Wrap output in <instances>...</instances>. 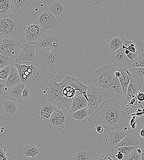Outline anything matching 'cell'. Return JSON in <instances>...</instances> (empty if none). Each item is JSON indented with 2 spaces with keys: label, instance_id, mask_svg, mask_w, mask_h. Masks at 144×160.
I'll return each mask as SVG.
<instances>
[{
  "label": "cell",
  "instance_id": "6da1fadb",
  "mask_svg": "<svg viewBox=\"0 0 144 160\" xmlns=\"http://www.w3.org/2000/svg\"><path fill=\"white\" fill-rule=\"evenodd\" d=\"M131 116L121 97L106 98L98 108L88 118L89 123L102 126L108 131L113 130H131Z\"/></svg>",
  "mask_w": 144,
  "mask_h": 160
},
{
  "label": "cell",
  "instance_id": "7a4b0ae2",
  "mask_svg": "<svg viewBox=\"0 0 144 160\" xmlns=\"http://www.w3.org/2000/svg\"><path fill=\"white\" fill-rule=\"evenodd\" d=\"M52 78L45 85V95L48 100L59 107L70 109L74 98L82 93L88 101L87 91L88 86L84 85L80 79L66 75L61 81Z\"/></svg>",
  "mask_w": 144,
  "mask_h": 160
},
{
  "label": "cell",
  "instance_id": "3957f363",
  "mask_svg": "<svg viewBox=\"0 0 144 160\" xmlns=\"http://www.w3.org/2000/svg\"><path fill=\"white\" fill-rule=\"evenodd\" d=\"M117 68L111 62L100 64L98 69L91 73L88 82L91 86L97 87L105 93L123 94L119 80L114 74Z\"/></svg>",
  "mask_w": 144,
  "mask_h": 160
},
{
  "label": "cell",
  "instance_id": "277c9868",
  "mask_svg": "<svg viewBox=\"0 0 144 160\" xmlns=\"http://www.w3.org/2000/svg\"><path fill=\"white\" fill-rule=\"evenodd\" d=\"M38 51L40 69L44 73L53 75L64 67L63 57L58 50L46 49Z\"/></svg>",
  "mask_w": 144,
  "mask_h": 160
},
{
  "label": "cell",
  "instance_id": "5b68a950",
  "mask_svg": "<svg viewBox=\"0 0 144 160\" xmlns=\"http://www.w3.org/2000/svg\"><path fill=\"white\" fill-rule=\"evenodd\" d=\"M33 22L45 30H53L58 25V20L47 7L37 10L33 14Z\"/></svg>",
  "mask_w": 144,
  "mask_h": 160
},
{
  "label": "cell",
  "instance_id": "8992f818",
  "mask_svg": "<svg viewBox=\"0 0 144 160\" xmlns=\"http://www.w3.org/2000/svg\"><path fill=\"white\" fill-rule=\"evenodd\" d=\"M23 40L16 36L10 37H2L0 40V53L12 58L19 53L20 44Z\"/></svg>",
  "mask_w": 144,
  "mask_h": 160
},
{
  "label": "cell",
  "instance_id": "52a82bcc",
  "mask_svg": "<svg viewBox=\"0 0 144 160\" xmlns=\"http://www.w3.org/2000/svg\"><path fill=\"white\" fill-rule=\"evenodd\" d=\"M16 61L20 63L32 64L38 62V51L34 44L28 42L21 47L20 52L16 55Z\"/></svg>",
  "mask_w": 144,
  "mask_h": 160
},
{
  "label": "cell",
  "instance_id": "ba28073f",
  "mask_svg": "<svg viewBox=\"0 0 144 160\" xmlns=\"http://www.w3.org/2000/svg\"><path fill=\"white\" fill-rule=\"evenodd\" d=\"M0 36L8 37L15 36L19 23L14 18L13 15H0Z\"/></svg>",
  "mask_w": 144,
  "mask_h": 160
},
{
  "label": "cell",
  "instance_id": "9c48e42d",
  "mask_svg": "<svg viewBox=\"0 0 144 160\" xmlns=\"http://www.w3.org/2000/svg\"><path fill=\"white\" fill-rule=\"evenodd\" d=\"M99 89L96 86H88L87 91L88 104L87 107L90 116L101 105L103 94Z\"/></svg>",
  "mask_w": 144,
  "mask_h": 160
},
{
  "label": "cell",
  "instance_id": "30bf717a",
  "mask_svg": "<svg viewBox=\"0 0 144 160\" xmlns=\"http://www.w3.org/2000/svg\"><path fill=\"white\" fill-rule=\"evenodd\" d=\"M13 64L18 69L21 83L29 84L35 81L39 74V70L33 64L29 66L25 64Z\"/></svg>",
  "mask_w": 144,
  "mask_h": 160
},
{
  "label": "cell",
  "instance_id": "8fae6325",
  "mask_svg": "<svg viewBox=\"0 0 144 160\" xmlns=\"http://www.w3.org/2000/svg\"><path fill=\"white\" fill-rule=\"evenodd\" d=\"M68 115L65 108H56L46 122L49 128L60 130L68 124Z\"/></svg>",
  "mask_w": 144,
  "mask_h": 160
},
{
  "label": "cell",
  "instance_id": "7c38bea8",
  "mask_svg": "<svg viewBox=\"0 0 144 160\" xmlns=\"http://www.w3.org/2000/svg\"><path fill=\"white\" fill-rule=\"evenodd\" d=\"M60 40L58 35L50 30L43 34L38 41L36 46L38 50L46 49L58 50Z\"/></svg>",
  "mask_w": 144,
  "mask_h": 160
},
{
  "label": "cell",
  "instance_id": "4fadbf2b",
  "mask_svg": "<svg viewBox=\"0 0 144 160\" xmlns=\"http://www.w3.org/2000/svg\"><path fill=\"white\" fill-rule=\"evenodd\" d=\"M24 29L26 40L29 43L33 44L37 43L45 30L39 25L30 21L26 22Z\"/></svg>",
  "mask_w": 144,
  "mask_h": 160
},
{
  "label": "cell",
  "instance_id": "5bb4252c",
  "mask_svg": "<svg viewBox=\"0 0 144 160\" xmlns=\"http://www.w3.org/2000/svg\"><path fill=\"white\" fill-rule=\"evenodd\" d=\"M129 131L123 129L110 130L105 137L106 147H115L126 136Z\"/></svg>",
  "mask_w": 144,
  "mask_h": 160
},
{
  "label": "cell",
  "instance_id": "9a60e30c",
  "mask_svg": "<svg viewBox=\"0 0 144 160\" xmlns=\"http://www.w3.org/2000/svg\"><path fill=\"white\" fill-rule=\"evenodd\" d=\"M125 50V49L122 46L119 49L111 53V62L117 68L126 67L133 62L127 57Z\"/></svg>",
  "mask_w": 144,
  "mask_h": 160
},
{
  "label": "cell",
  "instance_id": "2e32d148",
  "mask_svg": "<svg viewBox=\"0 0 144 160\" xmlns=\"http://www.w3.org/2000/svg\"><path fill=\"white\" fill-rule=\"evenodd\" d=\"M56 109V106L48 100L39 103L35 111L40 116L41 120L46 122Z\"/></svg>",
  "mask_w": 144,
  "mask_h": 160
},
{
  "label": "cell",
  "instance_id": "e0dca14e",
  "mask_svg": "<svg viewBox=\"0 0 144 160\" xmlns=\"http://www.w3.org/2000/svg\"><path fill=\"white\" fill-rule=\"evenodd\" d=\"M49 9L58 20L64 19L69 13L66 6L63 1L54 0L49 6Z\"/></svg>",
  "mask_w": 144,
  "mask_h": 160
},
{
  "label": "cell",
  "instance_id": "ac0fdd59",
  "mask_svg": "<svg viewBox=\"0 0 144 160\" xmlns=\"http://www.w3.org/2000/svg\"><path fill=\"white\" fill-rule=\"evenodd\" d=\"M18 152L25 158L31 157L34 158L38 157L39 150L35 145L27 141L22 143L21 147L18 149Z\"/></svg>",
  "mask_w": 144,
  "mask_h": 160
},
{
  "label": "cell",
  "instance_id": "d6986e66",
  "mask_svg": "<svg viewBox=\"0 0 144 160\" xmlns=\"http://www.w3.org/2000/svg\"><path fill=\"white\" fill-rule=\"evenodd\" d=\"M118 151L115 147H107L99 150L92 160H117Z\"/></svg>",
  "mask_w": 144,
  "mask_h": 160
},
{
  "label": "cell",
  "instance_id": "ffe728a7",
  "mask_svg": "<svg viewBox=\"0 0 144 160\" xmlns=\"http://www.w3.org/2000/svg\"><path fill=\"white\" fill-rule=\"evenodd\" d=\"M126 38L122 35L115 34L109 39L107 41V46L104 48L111 53L119 49L122 46Z\"/></svg>",
  "mask_w": 144,
  "mask_h": 160
},
{
  "label": "cell",
  "instance_id": "44dd1931",
  "mask_svg": "<svg viewBox=\"0 0 144 160\" xmlns=\"http://www.w3.org/2000/svg\"><path fill=\"white\" fill-rule=\"evenodd\" d=\"M117 69L121 73L118 79L122 88L123 95L126 97L127 87L132 78V77L126 67L120 68H117Z\"/></svg>",
  "mask_w": 144,
  "mask_h": 160
},
{
  "label": "cell",
  "instance_id": "7402d4cb",
  "mask_svg": "<svg viewBox=\"0 0 144 160\" xmlns=\"http://www.w3.org/2000/svg\"><path fill=\"white\" fill-rule=\"evenodd\" d=\"M88 101L82 93L76 96L73 99L69 112L71 114L80 109L87 107Z\"/></svg>",
  "mask_w": 144,
  "mask_h": 160
},
{
  "label": "cell",
  "instance_id": "603a6c76",
  "mask_svg": "<svg viewBox=\"0 0 144 160\" xmlns=\"http://www.w3.org/2000/svg\"><path fill=\"white\" fill-rule=\"evenodd\" d=\"M5 82V84L9 89L20 84L21 79L19 73L13 63L12 64L11 71Z\"/></svg>",
  "mask_w": 144,
  "mask_h": 160
},
{
  "label": "cell",
  "instance_id": "cb8c5ba5",
  "mask_svg": "<svg viewBox=\"0 0 144 160\" xmlns=\"http://www.w3.org/2000/svg\"><path fill=\"white\" fill-rule=\"evenodd\" d=\"M141 88L139 83L132 78L129 84L127 90L126 97L127 101H130L136 96Z\"/></svg>",
  "mask_w": 144,
  "mask_h": 160
},
{
  "label": "cell",
  "instance_id": "d4e9b609",
  "mask_svg": "<svg viewBox=\"0 0 144 160\" xmlns=\"http://www.w3.org/2000/svg\"><path fill=\"white\" fill-rule=\"evenodd\" d=\"M18 109L16 103L12 100H7L3 104L2 112L8 116L16 115Z\"/></svg>",
  "mask_w": 144,
  "mask_h": 160
},
{
  "label": "cell",
  "instance_id": "484cf974",
  "mask_svg": "<svg viewBox=\"0 0 144 160\" xmlns=\"http://www.w3.org/2000/svg\"><path fill=\"white\" fill-rule=\"evenodd\" d=\"M24 83L20 84L9 89V94L11 99H18L20 102L23 100L22 94L25 88Z\"/></svg>",
  "mask_w": 144,
  "mask_h": 160
},
{
  "label": "cell",
  "instance_id": "4316f807",
  "mask_svg": "<svg viewBox=\"0 0 144 160\" xmlns=\"http://www.w3.org/2000/svg\"><path fill=\"white\" fill-rule=\"evenodd\" d=\"M139 143V140L135 135L128 133L115 147L121 146H137Z\"/></svg>",
  "mask_w": 144,
  "mask_h": 160
},
{
  "label": "cell",
  "instance_id": "83f0119b",
  "mask_svg": "<svg viewBox=\"0 0 144 160\" xmlns=\"http://www.w3.org/2000/svg\"><path fill=\"white\" fill-rule=\"evenodd\" d=\"M19 13L28 10L30 7L29 0H9Z\"/></svg>",
  "mask_w": 144,
  "mask_h": 160
},
{
  "label": "cell",
  "instance_id": "f1b7e54d",
  "mask_svg": "<svg viewBox=\"0 0 144 160\" xmlns=\"http://www.w3.org/2000/svg\"><path fill=\"white\" fill-rule=\"evenodd\" d=\"M89 116L87 107L78 110L71 114V117L76 120L78 123L84 122Z\"/></svg>",
  "mask_w": 144,
  "mask_h": 160
},
{
  "label": "cell",
  "instance_id": "f546056e",
  "mask_svg": "<svg viewBox=\"0 0 144 160\" xmlns=\"http://www.w3.org/2000/svg\"><path fill=\"white\" fill-rule=\"evenodd\" d=\"M128 69L132 77L144 81V67H131Z\"/></svg>",
  "mask_w": 144,
  "mask_h": 160
},
{
  "label": "cell",
  "instance_id": "4dcf8cb0",
  "mask_svg": "<svg viewBox=\"0 0 144 160\" xmlns=\"http://www.w3.org/2000/svg\"><path fill=\"white\" fill-rule=\"evenodd\" d=\"M12 6L9 0H0V15L9 13Z\"/></svg>",
  "mask_w": 144,
  "mask_h": 160
},
{
  "label": "cell",
  "instance_id": "1f68e13d",
  "mask_svg": "<svg viewBox=\"0 0 144 160\" xmlns=\"http://www.w3.org/2000/svg\"><path fill=\"white\" fill-rule=\"evenodd\" d=\"M122 46L127 49L130 52L134 53L138 52L136 44L130 39L126 38Z\"/></svg>",
  "mask_w": 144,
  "mask_h": 160
},
{
  "label": "cell",
  "instance_id": "d6a6232c",
  "mask_svg": "<svg viewBox=\"0 0 144 160\" xmlns=\"http://www.w3.org/2000/svg\"><path fill=\"white\" fill-rule=\"evenodd\" d=\"M12 68V64L0 69V78L6 81L9 75Z\"/></svg>",
  "mask_w": 144,
  "mask_h": 160
},
{
  "label": "cell",
  "instance_id": "836d02e7",
  "mask_svg": "<svg viewBox=\"0 0 144 160\" xmlns=\"http://www.w3.org/2000/svg\"><path fill=\"white\" fill-rule=\"evenodd\" d=\"M90 159L89 154L82 150H78L75 155L74 160H88Z\"/></svg>",
  "mask_w": 144,
  "mask_h": 160
},
{
  "label": "cell",
  "instance_id": "e575fe53",
  "mask_svg": "<svg viewBox=\"0 0 144 160\" xmlns=\"http://www.w3.org/2000/svg\"><path fill=\"white\" fill-rule=\"evenodd\" d=\"M0 69L13 63L12 58L0 54Z\"/></svg>",
  "mask_w": 144,
  "mask_h": 160
},
{
  "label": "cell",
  "instance_id": "d590c367",
  "mask_svg": "<svg viewBox=\"0 0 144 160\" xmlns=\"http://www.w3.org/2000/svg\"><path fill=\"white\" fill-rule=\"evenodd\" d=\"M115 148L118 151H120L123 154L124 158L134 150L137 148V146H121Z\"/></svg>",
  "mask_w": 144,
  "mask_h": 160
},
{
  "label": "cell",
  "instance_id": "8d00e7d4",
  "mask_svg": "<svg viewBox=\"0 0 144 160\" xmlns=\"http://www.w3.org/2000/svg\"><path fill=\"white\" fill-rule=\"evenodd\" d=\"M137 148L133 150L128 155L125 157L123 160H141V154L137 152Z\"/></svg>",
  "mask_w": 144,
  "mask_h": 160
},
{
  "label": "cell",
  "instance_id": "74e56055",
  "mask_svg": "<svg viewBox=\"0 0 144 160\" xmlns=\"http://www.w3.org/2000/svg\"><path fill=\"white\" fill-rule=\"evenodd\" d=\"M131 67H144V54L138 57L132 63Z\"/></svg>",
  "mask_w": 144,
  "mask_h": 160
},
{
  "label": "cell",
  "instance_id": "f35d334b",
  "mask_svg": "<svg viewBox=\"0 0 144 160\" xmlns=\"http://www.w3.org/2000/svg\"><path fill=\"white\" fill-rule=\"evenodd\" d=\"M6 149L4 146L1 143L0 144V160H9L10 155L6 154Z\"/></svg>",
  "mask_w": 144,
  "mask_h": 160
},
{
  "label": "cell",
  "instance_id": "ab89813d",
  "mask_svg": "<svg viewBox=\"0 0 144 160\" xmlns=\"http://www.w3.org/2000/svg\"><path fill=\"white\" fill-rule=\"evenodd\" d=\"M91 5L98 6L102 4L105 0H86Z\"/></svg>",
  "mask_w": 144,
  "mask_h": 160
},
{
  "label": "cell",
  "instance_id": "60d3db41",
  "mask_svg": "<svg viewBox=\"0 0 144 160\" xmlns=\"http://www.w3.org/2000/svg\"><path fill=\"white\" fill-rule=\"evenodd\" d=\"M31 95L30 90L27 87H25L22 94V97L23 99H26L29 98Z\"/></svg>",
  "mask_w": 144,
  "mask_h": 160
},
{
  "label": "cell",
  "instance_id": "b9f144b4",
  "mask_svg": "<svg viewBox=\"0 0 144 160\" xmlns=\"http://www.w3.org/2000/svg\"><path fill=\"white\" fill-rule=\"evenodd\" d=\"M6 86L5 84L1 83L0 84V99H1L4 97L5 93V87Z\"/></svg>",
  "mask_w": 144,
  "mask_h": 160
},
{
  "label": "cell",
  "instance_id": "7bdbcfd3",
  "mask_svg": "<svg viewBox=\"0 0 144 160\" xmlns=\"http://www.w3.org/2000/svg\"><path fill=\"white\" fill-rule=\"evenodd\" d=\"M136 96L137 98L138 101L142 102L144 100V93L139 92Z\"/></svg>",
  "mask_w": 144,
  "mask_h": 160
},
{
  "label": "cell",
  "instance_id": "ee69618b",
  "mask_svg": "<svg viewBox=\"0 0 144 160\" xmlns=\"http://www.w3.org/2000/svg\"><path fill=\"white\" fill-rule=\"evenodd\" d=\"M94 126L96 128V130L98 133L101 134L103 132L104 128L102 126L98 125Z\"/></svg>",
  "mask_w": 144,
  "mask_h": 160
},
{
  "label": "cell",
  "instance_id": "f6af8a7d",
  "mask_svg": "<svg viewBox=\"0 0 144 160\" xmlns=\"http://www.w3.org/2000/svg\"><path fill=\"white\" fill-rule=\"evenodd\" d=\"M116 157L118 160H123L124 157L123 154L122 153L119 151H118L116 155Z\"/></svg>",
  "mask_w": 144,
  "mask_h": 160
},
{
  "label": "cell",
  "instance_id": "bcb514c9",
  "mask_svg": "<svg viewBox=\"0 0 144 160\" xmlns=\"http://www.w3.org/2000/svg\"><path fill=\"white\" fill-rule=\"evenodd\" d=\"M142 153L141 154V160H144V145L142 146L141 148Z\"/></svg>",
  "mask_w": 144,
  "mask_h": 160
},
{
  "label": "cell",
  "instance_id": "7dc6e473",
  "mask_svg": "<svg viewBox=\"0 0 144 160\" xmlns=\"http://www.w3.org/2000/svg\"><path fill=\"white\" fill-rule=\"evenodd\" d=\"M140 134L142 137L144 138V128H143L141 130Z\"/></svg>",
  "mask_w": 144,
  "mask_h": 160
},
{
  "label": "cell",
  "instance_id": "c3c4849f",
  "mask_svg": "<svg viewBox=\"0 0 144 160\" xmlns=\"http://www.w3.org/2000/svg\"><path fill=\"white\" fill-rule=\"evenodd\" d=\"M40 0H29V1L32 3L34 4L37 2L38 1Z\"/></svg>",
  "mask_w": 144,
  "mask_h": 160
},
{
  "label": "cell",
  "instance_id": "681fc988",
  "mask_svg": "<svg viewBox=\"0 0 144 160\" xmlns=\"http://www.w3.org/2000/svg\"><path fill=\"white\" fill-rule=\"evenodd\" d=\"M137 151L138 153L141 154L142 153V150L141 149L137 148Z\"/></svg>",
  "mask_w": 144,
  "mask_h": 160
}]
</instances>
